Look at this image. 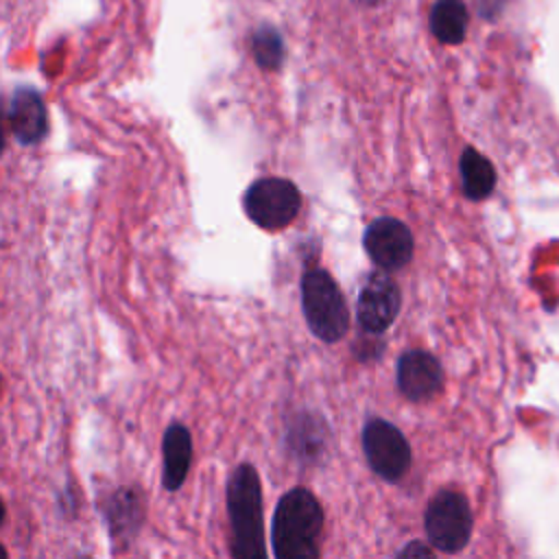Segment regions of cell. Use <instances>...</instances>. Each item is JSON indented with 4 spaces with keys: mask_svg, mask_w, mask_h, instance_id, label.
Here are the masks:
<instances>
[{
    "mask_svg": "<svg viewBox=\"0 0 559 559\" xmlns=\"http://www.w3.org/2000/svg\"><path fill=\"white\" fill-rule=\"evenodd\" d=\"M321 531L323 509L319 500L310 489L295 487L280 498L273 513V555L277 559H314L319 557Z\"/></svg>",
    "mask_w": 559,
    "mask_h": 559,
    "instance_id": "1",
    "label": "cell"
},
{
    "mask_svg": "<svg viewBox=\"0 0 559 559\" xmlns=\"http://www.w3.org/2000/svg\"><path fill=\"white\" fill-rule=\"evenodd\" d=\"M227 513L231 524V555L240 559L266 557L262 487L253 465H238L227 483Z\"/></svg>",
    "mask_w": 559,
    "mask_h": 559,
    "instance_id": "2",
    "label": "cell"
},
{
    "mask_svg": "<svg viewBox=\"0 0 559 559\" xmlns=\"http://www.w3.org/2000/svg\"><path fill=\"white\" fill-rule=\"evenodd\" d=\"M301 310L310 332L323 343H336L349 328L345 297L325 269H308L301 275Z\"/></svg>",
    "mask_w": 559,
    "mask_h": 559,
    "instance_id": "3",
    "label": "cell"
},
{
    "mask_svg": "<svg viewBox=\"0 0 559 559\" xmlns=\"http://www.w3.org/2000/svg\"><path fill=\"white\" fill-rule=\"evenodd\" d=\"M472 509L463 493L441 489L426 507L424 528L432 548L443 552H459L472 537Z\"/></svg>",
    "mask_w": 559,
    "mask_h": 559,
    "instance_id": "4",
    "label": "cell"
},
{
    "mask_svg": "<svg viewBox=\"0 0 559 559\" xmlns=\"http://www.w3.org/2000/svg\"><path fill=\"white\" fill-rule=\"evenodd\" d=\"M242 205L258 227L280 231L297 218L301 210V194L288 179L262 177L247 188Z\"/></svg>",
    "mask_w": 559,
    "mask_h": 559,
    "instance_id": "5",
    "label": "cell"
},
{
    "mask_svg": "<svg viewBox=\"0 0 559 559\" xmlns=\"http://www.w3.org/2000/svg\"><path fill=\"white\" fill-rule=\"evenodd\" d=\"M362 450L369 467L384 480H400L411 463L413 452L406 437L386 419L373 417L362 428Z\"/></svg>",
    "mask_w": 559,
    "mask_h": 559,
    "instance_id": "6",
    "label": "cell"
},
{
    "mask_svg": "<svg viewBox=\"0 0 559 559\" xmlns=\"http://www.w3.org/2000/svg\"><path fill=\"white\" fill-rule=\"evenodd\" d=\"M367 255L382 271L404 269L415 253V240L411 229L391 216H382L369 223L362 236Z\"/></svg>",
    "mask_w": 559,
    "mask_h": 559,
    "instance_id": "7",
    "label": "cell"
},
{
    "mask_svg": "<svg viewBox=\"0 0 559 559\" xmlns=\"http://www.w3.org/2000/svg\"><path fill=\"white\" fill-rule=\"evenodd\" d=\"M402 308V293L397 282L386 271L371 273L358 293V323L369 334H382Z\"/></svg>",
    "mask_w": 559,
    "mask_h": 559,
    "instance_id": "8",
    "label": "cell"
},
{
    "mask_svg": "<svg viewBox=\"0 0 559 559\" xmlns=\"http://www.w3.org/2000/svg\"><path fill=\"white\" fill-rule=\"evenodd\" d=\"M397 389L408 402H428L443 389L441 362L424 349H408L397 360Z\"/></svg>",
    "mask_w": 559,
    "mask_h": 559,
    "instance_id": "9",
    "label": "cell"
},
{
    "mask_svg": "<svg viewBox=\"0 0 559 559\" xmlns=\"http://www.w3.org/2000/svg\"><path fill=\"white\" fill-rule=\"evenodd\" d=\"M9 124L20 144H37L48 133V114L41 96L31 87H17L11 107Z\"/></svg>",
    "mask_w": 559,
    "mask_h": 559,
    "instance_id": "10",
    "label": "cell"
},
{
    "mask_svg": "<svg viewBox=\"0 0 559 559\" xmlns=\"http://www.w3.org/2000/svg\"><path fill=\"white\" fill-rule=\"evenodd\" d=\"M164 487L177 491L190 469L192 461V437L186 426L170 424L164 435Z\"/></svg>",
    "mask_w": 559,
    "mask_h": 559,
    "instance_id": "11",
    "label": "cell"
},
{
    "mask_svg": "<svg viewBox=\"0 0 559 559\" xmlns=\"http://www.w3.org/2000/svg\"><path fill=\"white\" fill-rule=\"evenodd\" d=\"M459 173H461L463 194L469 201H480V199H487L491 194V190L496 186V170L483 153L467 146L461 153Z\"/></svg>",
    "mask_w": 559,
    "mask_h": 559,
    "instance_id": "12",
    "label": "cell"
},
{
    "mask_svg": "<svg viewBox=\"0 0 559 559\" xmlns=\"http://www.w3.org/2000/svg\"><path fill=\"white\" fill-rule=\"evenodd\" d=\"M467 9L461 0H439L430 13V28L441 44H459L467 33Z\"/></svg>",
    "mask_w": 559,
    "mask_h": 559,
    "instance_id": "13",
    "label": "cell"
},
{
    "mask_svg": "<svg viewBox=\"0 0 559 559\" xmlns=\"http://www.w3.org/2000/svg\"><path fill=\"white\" fill-rule=\"evenodd\" d=\"M251 52L260 68L277 70L284 59L282 35L273 26H260L251 35Z\"/></svg>",
    "mask_w": 559,
    "mask_h": 559,
    "instance_id": "14",
    "label": "cell"
},
{
    "mask_svg": "<svg viewBox=\"0 0 559 559\" xmlns=\"http://www.w3.org/2000/svg\"><path fill=\"white\" fill-rule=\"evenodd\" d=\"M474 2H476L478 15L485 20H496L507 4V0H474Z\"/></svg>",
    "mask_w": 559,
    "mask_h": 559,
    "instance_id": "15",
    "label": "cell"
},
{
    "mask_svg": "<svg viewBox=\"0 0 559 559\" xmlns=\"http://www.w3.org/2000/svg\"><path fill=\"white\" fill-rule=\"evenodd\" d=\"M400 557H432V548L426 546V544H419V542H411L406 548H402L397 552Z\"/></svg>",
    "mask_w": 559,
    "mask_h": 559,
    "instance_id": "16",
    "label": "cell"
},
{
    "mask_svg": "<svg viewBox=\"0 0 559 559\" xmlns=\"http://www.w3.org/2000/svg\"><path fill=\"white\" fill-rule=\"evenodd\" d=\"M4 151V107H2V98H0V155Z\"/></svg>",
    "mask_w": 559,
    "mask_h": 559,
    "instance_id": "17",
    "label": "cell"
},
{
    "mask_svg": "<svg viewBox=\"0 0 559 559\" xmlns=\"http://www.w3.org/2000/svg\"><path fill=\"white\" fill-rule=\"evenodd\" d=\"M2 520H4V502L0 500V524H2Z\"/></svg>",
    "mask_w": 559,
    "mask_h": 559,
    "instance_id": "18",
    "label": "cell"
},
{
    "mask_svg": "<svg viewBox=\"0 0 559 559\" xmlns=\"http://www.w3.org/2000/svg\"><path fill=\"white\" fill-rule=\"evenodd\" d=\"M360 2H365V4H378L380 0H360Z\"/></svg>",
    "mask_w": 559,
    "mask_h": 559,
    "instance_id": "19",
    "label": "cell"
},
{
    "mask_svg": "<svg viewBox=\"0 0 559 559\" xmlns=\"http://www.w3.org/2000/svg\"><path fill=\"white\" fill-rule=\"evenodd\" d=\"M4 557H7V550L0 546V559H4Z\"/></svg>",
    "mask_w": 559,
    "mask_h": 559,
    "instance_id": "20",
    "label": "cell"
}]
</instances>
